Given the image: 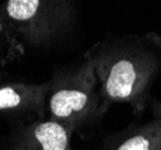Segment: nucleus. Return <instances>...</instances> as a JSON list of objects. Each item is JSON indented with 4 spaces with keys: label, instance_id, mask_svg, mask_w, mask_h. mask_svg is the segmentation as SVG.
I'll return each instance as SVG.
<instances>
[{
    "label": "nucleus",
    "instance_id": "nucleus-7",
    "mask_svg": "<svg viewBox=\"0 0 161 150\" xmlns=\"http://www.w3.org/2000/svg\"><path fill=\"white\" fill-rule=\"evenodd\" d=\"M19 46V41L0 21V70H3L11 60H14V55L17 54L16 51Z\"/></svg>",
    "mask_w": 161,
    "mask_h": 150
},
{
    "label": "nucleus",
    "instance_id": "nucleus-1",
    "mask_svg": "<svg viewBox=\"0 0 161 150\" xmlns=\"http://www.w3.org/2000/svg\"><path fill=\"white\" fill-rule=\"evenodd\" d=\"M83 58L94 68L105 108L128 103L135 114L144 112L161 73L160 35H107L88 48Z\"/></svg>",
    "mask_w": 161,
    "mask_h": 150
},
{
    "label": "nucleus",
    "instance_id": "nucleus-2",
    "mask_svg": "<svg viewBox=\"0 0 161 150\" xmlns=\"http://www.w3.org/2000/svg\"><path fill=\"white\" fill-rule=\"evenodd\" d=\"M46 112L72 135L95 127L107 113L92 64L83 62L59 67L48 81Z\"/></svg>",
    "mask_w": 161,
    "mask_h": 150
},
{
    "label": "nucleus",
    "instance_id": "nucleus-3",
    "mask_svg": "<svg viewBox=\"0 0 161 150\" xmlns=\"http://www.w3.org/2000/svg\"><path fill=\"white\" fill-rule=\"evenodd\" d=\"M75 18L71 0H5L0 21L18 40L46 47L70 30Z\"/></svg>",
    "mask_w": 161,
    "mask_h": 150
},
{
    "label": "nucleus",
    "instance_id": "nucleus-5",
    "mask_svg": "<svg viewBox=\"0 0 161 150\" xmlns=\"http://www.w3.org/2000/svg\"><path fill=\"white\" fill-rule=\"evenodd\" d=\"M48 82L0 83V114L16 123H28L45 118Z\"/></svg>",
    "mask_w": 161,
    "mask_h": 150
},
{
    "label": "nucleus",
    "instance_id": "nucleus-8",
    "mask_svg": "<svg viewBox=\"0 0 161 150\" xmlns=\"http://www.w3.org/2000/svg\"><path fill=\"white\" fill-rule=\"evenodd\" d=\"M152 112L155 119H161V101H154L152 103Z\"/></svg>",
    "mask_w": 161,
    "mask_h": 150
},
{
    "label": "nucleus",
    "instance_id": "nucleus-6",
    "mask_svg": "<svg viewBox=\"0 0 161 150\" xmlns=\"http://www.w3.org/2000/svg\"><path fill=\"white\" fill-rule=\"evenodd\" d=\"M99 150H161V119L131 124L106 137Z\"/></svg>",
    "mask_w": 161,
    "mask_h": 150
},
{
    "label": "nucleus",
    "instance_id": "nucleus-4",
    "mask_svg": "<svg viewBox=\"0 0 161 150\" xmlns=\"http://www.w3.org/2000/svg\"><path fill=\"white\" fill-rule=\"evenodd\" d=\"M72 133L51 118L17 123L0 150H72Z\"/></svg>",
    "mask_w": 161,
    "mask_h": 150
}]
</instances>
